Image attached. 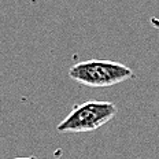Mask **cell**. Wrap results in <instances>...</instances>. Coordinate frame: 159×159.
Returning <instances> with one entry per match:
<instances>
[{
	"label": "cell",
	"mask_w": 159,
	"mask_h": 159,
	"mask_svg": "<svg viewBox=\"0 0 159 159\" xmlns=\"http://www.w3.org/2000/svg\"><path fill=\"white\" fill-rule=\"evenodd\" d=\"M69 77L89 88H107L134 78V73L119 62L91 59L73 65L69 69Z\"/></svg>",
	"instance_id": "6da1fadb"
},
{
	"label": "cell",
	"mask_w": 159,
	"mask_h": 159,
	"mask_svg": "<svg viewBox=\"0 0 159 159\" xmlns=\"http://www.w3.org/2000/svg\"><path fill=\"white\" fill-rule=\"evenodd\" d=\"M118 107L112 102L87 100L75 104L63 121L56 126L59 133H87L102 128L117 115Z\"/></svg>",
	"instance_id": "7a4b0ae2"
},
{
	"label": "cell",
	"mask_w": 159,
	"mask_h": 159,
	"mask_svg": "<svg viewBox=\"0 0 159 159\" xmlns=\"http://www.w3.org/2000/svg\"><path fill=\"white\" fill-rule=\"evenodd\" d=\"M11 159H37L34 157H21V158H11Z\"/></svg>",
	"instance_id": "3957f363"
}]
</instances>
